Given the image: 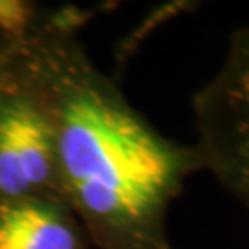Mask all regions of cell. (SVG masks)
I'll use <instances>...</instances> for the list:
<instances>
[{
  "instance_id": "3",
  "label": "cell",
  "mask_w": 249,
  "mask_h": 249,
  "mask_svg": "<svg viewBox=\"0 0 249 249\" xmlns=\"http://www.w3.org/2000/svg\"><path fill=\"white\" fill-rule=\"evenodd\" d=\"M18 46L0 96V203L63 197L52 122L22 65Z\"/></svg>"
},
{
  "instance_id": "6",
  "label": "cell",
  "mask_w": 249,
  "mask_h": 249,
  "mask_svg": "<svg viewBox=\"0 0 249 249\" xmlns=\"http://www.w3.org/2000/svg\"><path fill=\"white\" fill-rule=\"evenodd\" d=\"M17 46H9V48H4L0 50V96H2V90H4V85L8 81V76L11 72V67H13V59H15V53H17Z\"/></svg>"
},
{
  "instance_id": "1",
  "label": "cell",
  "mask_w": 249,
  "mask_h": 249,
  "mask_svg": "<svg viewBox=\"0 0 249 249\" xmlns=\"http://www.w3.org/2000/svg\"><path fill=\"white\" fill-rule=\"evenodd\" d=\"M78 9H45L18 46L50 116L59 190L96 249H172L166 220L190 176L194 144L160 133L92 61Z\"/></svg>"
},
{
  "instance_id": "4",
  "label": "cell",
  "mask_w": 249,
  "mask_h": 249,
  "mask_svg": "<svg viewBox=\"0 0 249 249\" xmlns=\"http://www.w3.org/2000/svg\"><path fill=\"white\" fill-rule=\"evenodd\" d=\"M0 249H92L71 205L59 196L0 203Z\"/></svg>"
},
{
  "instance_id": "5",
  "label": "cell",
  "mask_w": 249,
  "mask_h": 249,
  "mask_svg": "<svg viewBox=\"0 0 249 249\" xmlns=\"http://www.w3.org/2000/svg\"><path fill=\"white\" fill-rule=\"evenodd\" d=\"M46 8L34 2H0V50L15 46L34 30Z\"/></svg>"
},
{
  "instance_id": "2",
  "label": "cell",
  "mask_w": 249,
  "mask_h": 249,
  "mask_svg": "<svg viewBox=\"0 0 249 249\" xmlns=\"http://www.w3.org/2000/svg\"><path fill=\"white\" fill-rule=\"evenodd\" d=\"M201 166L249 211V26L236 28L222 65L192 96Z\"/></svg>"
}]
</instances>
